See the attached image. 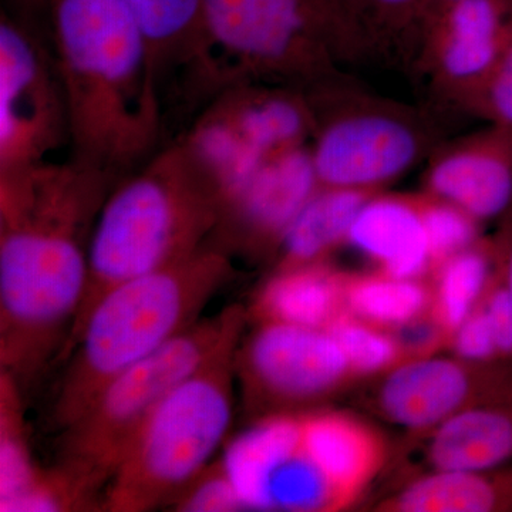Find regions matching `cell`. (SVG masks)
I'll return each mask as SVG.
<instances>
[{
	"label": "cell",
	"mask_w": 512,
	"mask_h": 512,
	"mask_svg": "<svg viewBox=\"0 0 512 512\" xmlns=\"http://www.w3.org/2000/svg\"><path fill=\"white\" fill-rule=\"evenodd\" d=\"M343 298L350 315L390 330L430 311L431 286L421 279L393 278L382 272L345 274Z\"/></svg>",
	"instance_id": "484cf974"
},
{
	"label": "cell",
	"mask_w": 512,
	"mask_h": 512,
	"mask_svg": "<svg viewBox=\"0 0 512 512\" xmlns=\"http://www.w3.org/2000/svg\"><path fill=\"white\" fill-rule=\"evenodd\" d=\"M421 218L431 255V272L450 256L470 248L478 239V221L450 202L419 195Z\"/></svg>",
	"instance_id": "83f0119b"
},
{
	"label": "cell",
	"mask_w": 512,
	"mask_h": 512,
	"mask_svg": "<svg viewBox=\"0 0 512 512\" xmlns=\"http://www.w3.org/2000/svg\"><path fill=\"white\" fill-rule=\"evenodd\" d=\"M380 191L319 188L286 231L279 247V271L323 262L345 244L357 212Z\"/></svg>",
	"instance_id": "cb8c5ba5"
},
{
	"label": "cell",
	"mask_w": 512,
	"mask_h": 512,
	"mask_svg": "<svg viewBox=\"0 0 512 512\" xmlns=\"http://www.w3.org/2000/svg\"><path fill=\"white\" fill-rule=\"evenodd\" d=\"M50 0H8V10L18 18L37 25L39 19L46 18Z\"/></svg>",
	"instance_id": "d6a6232c"
},
{
	"label": "cell",
	"mask_w": 512,
	"mask_h": 512,
	"mask_svg": "<svg viewBox=\"0 0 512 512\" xmlns=\"http://www.w3.org/2000/svg\"><path fill=\"white\" fill-rule=\"evenodd\" d=\"M301 436L303 447L345 507L362 494L383 466L382 437L349 414H301Z\"/></svg>",
	"instance_id": "ffe728a7"
},
{
	"label": "cell",
	"mask_w": 512,
	"mask_h": 512,
	"mask_svg": "<svg viewBox=\"0 0 512 512\" xmlns=\"http://www.w3.org/2000/svg\"><path fill=\"white\" fill-rule=\"evenodd\" d=\"M146 42L151 74L165 99L210 103L229 86L208 28L204 0H123Z\"/></svg>",
	"instance_id": "4fadbf2b"
},
{
	"label": "cell",
	"mask_w": 512,
	"mask_h": 512,
	"mask_svg": "<svg viewBox=\"0 0 512 512\" xmlns=\"http://www.w3.org/2000/svg\"><path fill=\"white\" fill-rule=\"evenodd\" d=\"M234 275L232 256L208 244L107 292L63 353L69 363L52 407L57 429L72 424L117 376L202 319Z\"/></svg>",
	"instance_id": "277c9868"
},
{
	"label": "cell",
	"mask_w": 512,
	"mask_h": 512,
	"mask_svg": "<svg viewBox=\"0 0 512 512\" xmlns=\"http://www.w3.org/2000/svg\"><path fill=\"white\" fill-rule=\"evenodd\" d=\"M170 505L178 511L245 510L222 460L202 470Z\"/></svg>",
	"instance_id": "f1b7e54d"
},
{
	"label": "cell",
	"mask_w": 512,
	"mask_h": 512,
	"mask_svg": "<svg viewBox=\"0 0 512 512\" xmlns=\"http://www.w3.org/2000/svg\"><path fill=\"white\" fill-rule=\"evenodd\" d=\"M512 26V0H458L427 26L416 72L448 106L468 111Z\"/></svg>",
	"instance_id": "5bb4252c"
},
{
	"label": "cell",
	"mask_w": 512,
	"mask_h": 512,
	"mask_svg": "<svg viewBox=\"0 0 512 512\" xmlns=\"http://www.w3.org/2000/svg\"><path fill=\"white\" fill-rule=\"evenodd\" d=\"M207 113L231 128L262 161L305 147L315 131L305 92L284 84H232L208 103Z\"/></svg>",
	"instance_id": "e0dca14e"
},
{
	"label": "cell",
	"mask_w": 512,
	"mask_h": 512,
	"mask_svg": "<svg viewBox=\"0 0 512 512\" xmlns=\"http://www.w3.org/2000/svg\"><path fill=\"white\" fill-rule=\"evenodd\" d=\"M235 376L249 416L296 414L338 393L356 375L326 329L261 322L235 353Z\"/></svg>",
	"instance_id": "30bf717a"
},
{
	"label": "cell",
	"mask_w": 512,
	"mask_h": 512,
	"mask_svg": "<svg viewBox=\"0 0 512 512\" xmlns=\"http://www.w3.org/2000/svg\"><path fill=\"white\" fill-rule=\"evenodd\" d=\"M242 336L228 339L158 403L104 490V510L146 512L170 505L210 466L234 417L235 353Z\"/></svg>",
	"instance_id": "8992f818"
},
{
	"label": "cell",
	"mask_w": 512,
	"mask_h": 512,
	"mask_svg": "<svg viewBox=\"0 0 512 512\" xmlns=\"http://www.w3.org/2000/svg\"><path fill=\"white\" fill-rule=\"evenodd\" d=\"M315 119L320 188L380 191L437 146L427 116L349 86L339 74L303 89Z\"/></svg>",
	"instance_id": "ba28073f"
},
{
	"label": "cell",
	"mask_w": 512,
	"mask_h": 512,
	"mask_svg": "<svg viewBox=\"0 0 512 512\" xmlns=\"http://www.w3.org/2000/svg\"><path fill=\"white\" fill-rule=\"evenodd\" d=\"M495 251L478 241L470 248L441 262L431 274V308L434 318L448 333L460 328L487 293L498 269H494Z\"/></svg>",
	"instance_id": "d4e9b609"
},
{
	"label": "cell",
	"mask_w": 512,
	"mask_h": 512,
	"mask_svg": "<svg viewBox=\"0 0 512 512\" xmlns=\"http://www.w3.org/2000/svg\"><path fill=\"white\" fill-rule=\"evenodd\" d=\"M345 274L319 262L276 272L259 295L255 313L261 322H282L326 329L346 312Z\"/></svg>",
	"instance_id": "603a6c76"
},
{
	"label": "cell",
	"mask_w": 512,
	"mask_h": 512,
	"mask_svg": "<svg viewBox=\"0 0 512 512\" xmlns=\"http://www.w3.org/2000/svg\"><path fill=\"white\" fill-rule=\"evenodd\" d=\"M380 511H512V463L488 471H434L384 501Z\"/></svg>",
	"instance_id": "7402d4cb"
},
{
	"label": "cell",
	"mask_w": 512,
	"mask_h": 512,
	"mask_svg": "<svg viewBox=\"0 0 512 512\" xmlns=\"http://www.w3.org/2000/svg\"><path fill=\"white\" fill-rule=\"evenodd\" d=\"M434 471H488L512 463V400L473 407L429 431Z\"/></svg>",
	"instance_id": "44dd1931"
},
{
	"label": "cell",
	"mask_w": 512,
	"mask_h": 512,
	"mask_svg": "<svg viewBox=\"0 0 512 512\" xmlns=\"http://www.w3.org/2000/svg\"><path fill=\"white\" fill-rule=\"evenodd\" d=\"M470 113L491 126L512 130V26Z\"/></svg>",
	"instance_id": "f546056e"
},
{
	"label": "cell",
	"mask_w": 512,
	"mask_h": 512,
	"mask_svg": "<svg viewBox=\"0 0 512 512\" xmlns=\"http://www.w3.org/2000/svg\"><path fill=\"white\" fill-rule=\"evenodd\" d=\"M508 400H512V362L430 356L390 370L377 389L375 403L390 423L429 433L464 410Z\"/></svg>",
	"instance_id": "7c38bea8"
},
{
	"label": "cell",
	"mask_w": 512,
	"mask_h": 512,
	"mask_svg": "<svg viewBox=\"0 0 512 512\" xmlns=\"http://www.w3.org/2000/svg\"><path fill=\"white\" fill-rule=\"evenodd\" d=\"M46 19L72 157L126 177L156 153L164 127L136 20L123 0H50Z\"/></svg>",
	"instance_id": "7a4b0ae2"
},
{
	"label": "cell",
	"mask_w": 512,
	"mask_h": 512,
	"mask_svg": "<svg viewBox=\"0 0 512 512\" xmlns=\"http://www.w3.org/2000/svg\"><path fill=\"white\" fill-rule=\"evenodd\" d=\"M348 63L416 70L424 43L423 0H333Z\"/></svg>",
	"instance_id": "d6986e66"
},
{
	"label": "cell",
	"mask_w": 512,
	"mask_h": 512,
	"mask_svg": "<svg viewBox=\"0 0 512 512\" xmlns=\"http://www.w3.org/2000/svg\"><path fill=\"white\" fill-rule=\"evenodd\" d=\"M241 305L202 318L153 355L107 384L96 400L62 430L55 474L76 507L106 490L158 403L204 366L232 336L244 332Z\"/></svg>",
	"instance_id": "5b68a950"
},
{
	"label": "cell",
	"mask_w": 512,
	"mask_h": 512,
	"mask_svg": "<svg viewBox=\"0 0 512 512\" xmlns=\"http://www.w3.org/2000/svg\"><path fill=\"white\" fill-rule=\"evenodd\" d=\"M245 510L319 512L345 508L302 443L301 416L256 420L222 457Z\"/></svg>",
	"instance_id": "8fae6325"
},
{
	"label": "cell",
	"mask_w": 512,
	"mask_h": 512,
	"mask_svg": "<svg viewBox=\"0 0 512 512\" xmlns=\"http://www.w3.org/2000/svg\"><path fill=\"white\" fill-rule=\"evenodd\" d=\"M458 0H423V13H424V35H426L427 26L433 22L443 10Z\"/></svg>",
	"instance_id": "836d02e7"
},
{
	"label": "cell",
	"mask_w": 512,
	"mask_h": 512,
	"mask_svg": "<svg viewBox=\"0 0 512 512\" xmlns=\"http://www.w3.org/2000/svg\"><path fill=\"white\" fill-rule=\"evenodd\" d=\"M121 178L72 156L0 174V366L20 390L62 355L97 218Z\"/></svg>",
	"instance_id": "6da1fadb"
},
{
	"label": "cell",
	"mask_w": 512,
	"mask_h": 512,
	"mask_svg": "<svg viewBox=\"0 0 512 512\" xmlns=\"http://www.w3.org/2000/svg\"><path fill=\"white\" fill-rule=\"evenodd\" d=\"M450 348L454 350L458 359L467 362H504L498 352L490 318L481 303L453 333Z\"/></svg>",
	"instance_id": "4dcf8cb0"
},
{
	"label": "cell",
	"mask_w": 512,
	"mask_h": 512,
	"mask_svg": "<svg viewBox=\"0 0 512 512\" xmlns=\"http://www.w3.org/2000/svg\"><path fill=\"white\" fill-rule=\"evenodd\" d=\"M220 212V185L185 136L121 178L97 218L82 305L60 357L107 292L200 251Z\"/></svg>",
	"instance_id": "3957f363"
},
{
	"label": "cell",
	"mask_w": 512,
	"mask_h": 512,
	"mask_svg": "<svg viewBox=\"0 0 512 512\" xmlns=\"http://www.w3.org/2000/svg\"><path fill=\"white\" fill-rule=\"evenodd\" d=\"M346 244L369 256L379 272L399 279L431 274V255L419 195L370 197L357 212Z\"/></svg>",
	"instance_id": "ac0fdd59"
},
{
	"label": "cell",
	"mask_w": 512,
	"mask_h": 512,
	"mask_svg": "<svg viewBox=\"0 0 512 512\" xmlns=\"http://www.w3.org/2000/svg\"><path fill=\"white\" fill-rule=\"evenodd\" d=\"M389 332L399 343L406 362L434 356L441 348L450 346V336L431 311Z\"/></svg>",
	"instance_id": "1f68e13d"
},
{
	"label": "cell",
	"mask_w": 512,
	"mask_h": 512,
	"mask_svg": "<svg viewBox=\"0 0 512 512\" xmlns=\"http://www.w3.org/2000/svg\"><path fill=\"white\" fill-rule=\"evenodd\" d=\"M500 274L503 276L505 286L512 305V242L510 247L505 249L500 259Z\"/></svg>",
	"instance_id": "e575fe53"
},
{
	"label": "cell",
	"mask_w": 512,
	"mask_h": 512,
	"mask_svg": "<svg viewBox=\"0 0 512 512\" xmlns=\"http://www.w3.org/2000/svg\"><path fill=\"white\" fill-rule=\"evenodd\" d=\"M70 143L69 113L49 42L37 25L0 15V174L50 160Z\"/></svg>",
	"instance_id": "9c48e42d"
},
{
	"label": "cell",
	"mask_w": 512,
	"mask_h": 512,
	"mask_svg": "<svg viewBox=\"0 0 512 512\" xmlns=\"http://www.w3.org/2000/svg\"><path fill=\"white\" fill-rule=\"evenodd\" d=\"M427 194L481 222L512 201V130L491 126L437 148L424 177Z\"/></svg>",
	"instance_id": "2e32d148"
},
{
	"label": "cell",
	"mask_w": 512,
	"mask_h": 512,
	"mask_svg": "<svg viewBox=\"0 0 512 512\" xmlns=\"http://www.w3.org/2000/svg\"><path fill=\"white\" fill-rule=\"evenodd\" d=\"M348 357L356 377L390 372L406 362L399 343L389 330L345 312L326 328Z\"/></svg>",
	"instance_id": "4316f807"
},
{
	"label": "cell",
	"mask_w": 512,
	"mask_h": 512,
	"mask_svg": "<svg viewBox=\"0 0 512 512\" xmlns=\"http://www.w3.org/2000/svg\"><path fill=\"white\" fill-rule=\"evenodd\" d=\"M320 188L311 148L264 161L237 190L222 198L210 244L234 252L278 251L286 231Z\"/></svg>",
	"instance_id": "9a60e30c"
},
{
	"label": "cell",
	"mask_w": 512,
	"mask_h": 512,
	"mask_svg": "<svg viewBox=\"0 0 512 512\" xmlns=\"http://www.w3.org/2000/svg\"><path fill=\"white\" fill-rule=\"evenodd\" d=\"M204 6L229 86L258 82L306 89L348 63L333 0H204Z\"/></svg>",
	"instance_id": "52a82bcc"
}]
</instances>
